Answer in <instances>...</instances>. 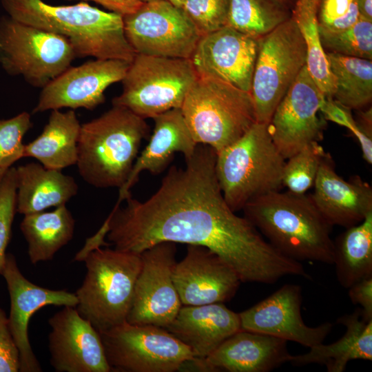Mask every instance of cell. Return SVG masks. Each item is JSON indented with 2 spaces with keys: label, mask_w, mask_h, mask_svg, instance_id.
Instances as JSON below:
<instances>
[{
  "label": "cell",
  "mask_w": 372,
  "mask_h": 372,
  "mask_svg": "<svg viewBox=\"0 0 372 372\" xmlns=\"http://www.w3.org/2000/svg\"><path fill=\"white\" fill-rule=\"evenodd\" d=\"M143 3H148L152 1H160V0H141Z\"/></svg>",
  "instance_id": "cell-48"
},
{
  "label": "cell",
  "mask_w": 372,
  "mask_h": 372,
  "mask_svg": "<svg viewBox=\"0 0 372 372\" xmlns=\"http://www.w3.org/2000/svg\"><path fill=\"white\" fill-rule=\"evenodd\" d=\"M317 8L318 3L313 0H296L291 17L304 40L306 67L309 74L325 99H333L335 81L320 38Z\"/></svg>",
  "instance_id": "cell-31"
},
{
  "label": "cell",
  "mask_w": 372,
  "mask_h": 372,
  "mask_svg": "<svg viewBox=\"0 0 372 372\" xmlns=\"http://www.w3.org/2000/svg\"><path fill=\"white\" fill-rule=\"evenodd\" d=\"M280 2L290 8L291 9L293 8L295 0H279Z\"/></svg>",
  "instance_id": "cell-45"
},
{
  "label": "cell",
  "mask_w": 372,
  "mask_h": 372,
  "mask_svg": "<svg viewBox=\"0 0 372 372\" xmlns=\"http://www.w3.org/2000/svg\"><path fill=\"white\" fill-rule=\"evenodd\" d=\"M216 153L198 144L185 168L172 166L147 200L127 196L106 219L114 248L141 254L161 242L205 247L224 260L241 282L272 284L299 276L302 264L271 245L225 201L216 174Z\"/></svg>",
  "instance_id": "cell-1"
},
{
  "label": "cell",
  "mask_w": 372,
  "mask_h": 372,
  "mask_svg": "<svg viewBox=\"0 0 372 372\" xmlns=\"http://www.w3.org/2000/svg\"><path fill=\"white\" fill-rule=\"evenodd\" d=\"M11 18L66 39L76 58L131 62L136 52L124 31L123 16L87 3L54 6L43 0H1Z\"/></svg>",
  "instance_id": "cell-2"
},
{
  "label": "cell",
  "mask_w": 372,
  "mask_h": 372,
  "mask_svg": "<svg viewBox=\"0 0 372 372\" xmlns=\"http://www.w3.org/2000/svg\"><path fill=\"white\" fill-rule=\"evenodd\" d=\"M306 61L304 40L292 17L258 39L251 89L256 122L269 123Z\"/></svg>",
  "instance_id": "cell-10"
},
{
  "label": "cell",
  "mask_w": 372,
  "mask_h": 372,
  "mask_svg": "<svg viewBox=\"0 0 372 372\" xmlns=\"http://www.w3.org/2000/svg\"><path fill=\"white\" fill-rule=\"evenodd\" d=\"M130 62L95 59L69 67L41 88L33 114L70 108L93 110L105 101V91L121 81Z\"/></svg>",
  "instance_id": "cell-15"
},
{
  "label": "cell",
  "mask_w": 372,
  "mask_h": 372,
  "mask_svg": "<svg viewBox=\"0 0 372 372\" xmlns=\"http://www.w3.org/2000/svg\"><path fill=\"white\" fill-rule=\"evenodd\" d=\"M300 285L286 284L253 307L239 313L241 329L292 341L308 348L322 343L333 324H306L301 316Z\"/></svg>",
  "instance_id": "cell-16"
},
{
  "label": "cell",
  "mask_w": 372,
  "mask_h": 372,
  "mask_svg": "<svg viewBox=\"0 0 372 372\" xmlns=\"http://www.w3.org/2000/svg\"><path fill=\"white\" fill-rule=\"evenodd\" d=\"M75 220L66 205L50 211L24 215L20 229L28 243L30 262L52 260L56 252L73 238Z\"/></svg>",
  "instance_id": "cell-28"
},
{
  "label": "cell",
  "mask_w": 372,
  "mask_h": 372,
  "mask_svg": "<svg viewBox=\"0 0 372 372\" xmlns=\"http://www.w3.org/2000/svg\"><path fill=\"white\" fill-rule=\"evenodd\" d=\"M311 198L332 225L349 227L372 212V188L359 176L349 180L340 176L329 154L324 156L313 184Z\"/></svg>",
  "instance_id": "cell-22"
},
{
  "label": "cell",
  "mask_w": 372,
  "mask_h": 372,
  "mask_svg": "<svg viewBox=\"0 0 372 372\" xmlns=\"http://www.w3.org/2000/svg\"><path fill=\"white\" fill-rule=\"evenodd\" d=\"M99 333L111 371L173 372L194 358L189 347L163 327L125 321Z\"/></svg>",
  "instance_id": "cell-11"
},
{
  "label": "cell",
  "mask_w": 372,
  "mask_h": 372,
  "mask_svg": "<svg viewBox=\"0 0 372 372\" xmlns=\"http://www.w3.org/2000/svg\"><path fill=\"white\" fill-rule=\"evenodd\" d=\"M17 172L11 167L0 183V272L7 255L12 225L17 212Z\"/></svg>",
  "instance_id": "cell-37"
},
{
  "label": "cell",
  "mask_w": 372,
  "mask_h": 372,
  "mask_svg": "<svg viewBox=\"0 0 372 372\" xmlns=\"http://www.w3.org/2000/svg\"><path fill=\"white\" fill-rule=\"evenodd\" d=\"M76 58L64 37L8 15L0 19V65L8 74L22 76L30 85L43 88Z\"/></svg>",
  "instance_id": "cell-9"
},
{
  "label": "cell",
  "mask_w": 372,
  "mask_h": 372,
  "mask_svg": "<svg viewBox=\"0 0 372 372\" xmlns=\"http://www.w3.org/2000/svg\"><path fill=\"white\" fill-rule=\"evenodd\" d=\"M123 19L136 54L189 59L201 37L182 8L169 0L143 3Z\"/></svg>",
  "instance_id": "cell-12"
},
{
  "label": "cell",
  "mask_w": 372,
  "mask_h": 372,
  "mask_svg": "<svg viewBox=\"0 0 372 372\" xmlns=\"http://www.w3.org/2000/svg\"><path fill=\"white\" fill-rule=\"evenodd\" d=\"M324 99L305 65L268 124L273 141L285 159L322 139L326 120L318 113Z\"/></svg>",
  "instance_id": "cell-14"
},
{
  "label": "cell",
  "mask_w": 372,
  "mask_h": 372,
  "mask_svg": "<svg viewBox=\"0 0 372 372\" xmlns=\"http://www.w3.org/2000/svg\"><path fill=\"white\" fill-rule=\"evenodd\" d=\"M296 1V0H295Z\"/></svg>",
  "instance_id": "cell-50"
},
{
  "label": "cell",
  "mask_w": 372,
  "mask_h": 372,
  "mask_svg": "<svg viewBox=\"0 0 372 372\" xmlns=\"http://www.w3.org/2000/svg\"><path fill=\"white\" fill-rule=\"evenodd\" d=\"M291 17L279 0H228L227 26L259 39Z\"/></svg>",
  "instance_id": "cell-32"
},
{
  "label": "cell",
  "mask_w": 372,
  "mask_h": 372,
  "mask_svg": "<svg viewBox=\"0 0 372 372\" xmlns=\"http://www.w3.org/2000/svg\"><path fill=\"white\" fill-rule=\"evenodd\" d=\"M335 81L333 99L350 110H362L372 100V61L326 52Z\"/></svg>",
  "instance_id": "cell-30"
},
{
  "label": "cell",
  "mask_w": 372,
  "mask_h": 372,
  "mask_svg": "<svg viewBox=\"0 0 372 372\" xmlns=\"http://www.w3.org/2000/svg\"><path fill=\"white\" fill-rule=\"evenodd\" d=\"M83 1H93L110 12L124 16L137 10L143 3L141 0H80Z\"/></svg>",
  "instance_id": "cell-43"
},
{
  "label": "cell",
  "mask_w": 372,
  "mask_h": 372,
  "mask_svg": "<svg viewBox=\"0 0 372 372\" xmlns=\"http://www.w3.org/2000/svg\"><path fill=\"white\" fill-rule=\"evenodd\" d=\"M176 254L172 242L157 243L141 253L127 322L165 328L175 318L182 306L172 278Z\"/></svg>",
  "instance_id": "cell-13"
},
{
  "label": "cell",
  "mask_w": 372,
  "mask_h": 372,
  "mask_svg": "<svg viewBox=\"0 0 372 372\" xmlns=\"http://www.w3.org/2000/svg\"><path fill=\"white\" fill-rule=\"evenodd\" d=\"M165 329L187 346L194 358L205 359L241 326L239 313L214 303L181 306Z\"/></svg>",
  "instance_id": "cell-23"
},
{
  "label": "cell",
  "mask_w": 372,
  "mask_h": 372,
  "mask_svg": "<svg viewBox=\"0 0 372 372\" xmlns=\"http://www.w3.org/2000/svg\"><path fill=\"white\" fill-rule=\"evenodd\" d=\"M242 210L244 216L285 256L298 262L333 265V226L311 194L275 191L251 200Z\"/></svg>",
  "instance_id": "cell-3"
},
{
  "label": "cell",
  "mask_w": 372,
  "mask_h": 372,
  "mask_svg": "<svg viewBox=\"0 0 372 372\" xmlns=\"http://www.w3.org/2000/svg\"><path fill=\"white\" fill-rule=\"evenodd\" d=\"M313 1H316V3H318V1H319V0H313Z\"/></svg>",
  "instance_id": "cell-49"
},
{
  "label": "cell",
  "mask_w": 372,
  "mask_h": 372,
  "mask_svg": "<svg viewBox=\"0 0 372 372\" xmlns=\"http://www.w3.org/2000/svg\"><path fill=\"white\" fill-rule=\"evenodd\" d=\"M0 275L10 295L9 327L19 353V372H40L42 369L28 337L29 322L36 311L47 305L76 307L77 298L74 293L34 284L22 274L11 254H7Z\"/></svg>",
  "instance_id": "cell-17"
},
{
  "label": "cell",
  "mask_w": 372,
  "mask_h": 372,
  "mask_svg": "<svg viewBox=\"0 0 372 372\" xmlns=\"http://www.w3.org/2000/svg\"><path fill=\"white\" fill-rule=\"evenodd\" d=\"M48 324L50 361L55 371H111L99 331L76 307H63Z\"/></svg>",
  "instance_id": "cell-18"
},
{
  "label": "cell",
  "mask_w": 372,
  "mask_h": 372,
  "mask_svg": "<svg viewBox=\"0 0 372 372\" xmlns=\"http://www.w3.org/2000/svg\"><path fill=\"white\" fill-rule=\"evenodd\" d=\"M83 261L86 273L74 293L79 314L99 332L126 321L141 267V254L99 247Z\"/></svg>",
  "instance_id": "cell-6"
},
{
  "label": "cell",
  "mask_w": 372,
  "mask_h": 372,
  "mask_svg": "<svg viewBox=\"0 0 372 372\" xmlns=\"http://www.w3.org/2000/svg\"><path fill=\"white\" fill-rule=\"evenodd\" d=\"M81 126L73 110H51L41 134L25 145L24 157L34 158L50 169L61 171L76 165Z\"/></svg>",
  "instance_id": "cell-27"
},
{
  "label": "cell",
  "mask_w": 372,
  "mask_h": 372,
  "mask_svg": "<svg viewBox=\"0 0 372 372\" xmlns=\"http://www.w3.org/2000/svg\"><path fill=\"white\" fill-rule=\"evenodd\" d=\"M148 132L144 118L118 105L81 124L76 164L80 176L93 187L121 189Z\"/></svg>",
  "instance_id": "cell-4"
},
{
  "label": "cell",
  "mask_w": 372,
  "mask_h": 372,
  "mask_svg": "<svg viewBox=\"0 0 372 372\" xmlns=\"http://www.w3.org/2000/svg\"><path fill=\"white\" fill-rule=\"evenodd\" d=\"M197 78L189 59L136 54L112 105L126 107L144 119L154 118L180 108Z\"/></svg>",
  "instance_id": "cell-8"
},
{
  "label": "cell",
  "mask_w": 372,
  "mask_h": 372,
  "mask_svg": "<svg viewBox=\"0 0 372 372\" xmlns=\"http://www.w3.org/2000/svg\"><path fill=\"white\" fill-rule=\"evenodd\" d=\"M334 242L336 278L346 289L372 276V212L360 223L347 227Z\"/></svg>",
  "instance_id": "cell-29"
},
{
  "label": "cell",
  "mask_w": 372,
  "mask_h": 372,
  "mask_svg": "<svg viewBox=\"0 0 372 372\" xmlns=\"http://www.w3.org/2000/svg\"><path fill=\"white\" fill-rule=\"evenodd\" d=\"M348 289L352 303L360 305L364 314L372 318V276L358 281Z\"/></svg>",
  "instance_id": "cell-42"
},
{
  "label": "cell",
  "mask_w": 372,
  "mask_h": 372,
  "mask_svg": "<svg viewBox=\"0 0 372 372\" xmlns=\"http://www.w3.org/2000/svg\"><path fill=\"white\" fill-rule=\"evenodd\" d=\"M323 118L347 128L354 136L358 127L351 114V110L338 103L333 99H324L320 108Z\"/></svg>",
  "instance_id": "cell-40"
},
{
  "label": "cell",
  "mask_w": 372,
  "mask_h": 372,
  "mask_svg": "<svg viewBox=\"0 0 372 372\" xmlns=\"http://www.w3.org/2000/svg\"><path fill=\"white\" fill-rule=\"evenodd\" d=\"M319 34L325 52L372 60L371 20L360 15L355 23L344 30H319Z\"/></svg>",
  "instance_id": "cell-33"
},
{
  "label": "cell",
  "mask_w": 372,
  "mask_h": 372,
  "mask_svg": "<svg viewBox=\"0 0 372 372\" xmlns=\"http://www.w3.org/2000/svg\"><path fill=\"white\" fill-rule=\"evenodd\" d=\"M172 278L182 305L224 303L235 296L241 282L235 270L218 254L194 245H187Z\"/></svg>",
  "instance_id": "cell-20"
},
{
  "label": "cell",
  "mask_w": 372,
  "mask_h": 372,
  "mask_svg": "<svg viewBox=\"0 0 372 372\" xmlns=\"http://www.w3.org/2000/svg\"><path fill=\"white\" fill-rule=\"evenodd\" d=\"M180 110L195 142L216 154L256 122L251 92L209 76H198Z\"/></svg>",
  "instance_id": "cell-7"
},
{
  "label": "cell",
  "mask_w": 372,
  "mask_h": 372,
  "mask_svg": "<svg viewBox=\"0 0 372 372\" xmlns=\"http://www.w3.org/2000/svg\"><path fill=\"white\" fill-rule=\"evenodd\" d=\"M258 39L225 26L202 36L191 57L198 76L224 81L251 92Z\"/></svg>",
  "instance_id": "cell-19"
},
{
  "label": "cell",
  "mask_w": 372,
  "mask_h": 372,
  "mask_svg": "<svg viewBox=\"0 0 372 372\" xmlns=\"http://www.w3.org/2000/svg\"><path fill=\"white\" fill-rule=\"evenodd\" d=\"M291 356L287 341L240 329L206 358L197 359L196 364L205 371L269 372L289 362Z\"/></svg>",
  "instance_id": "cell-21"
},
{
  "label": "cell",
  "mask_w": 372,
  "mask_h": 372,
  "mask_svg": "<svg viewBox=\"0 0 372 372\" xmlns=\"http://www.w3.org/2000/svg\"><path fill=\"white\" fill-rule=\"evenodd\" d=\"M32 126L31 114L27 112L0 119V169L7 170L24 157L23 138Z\"/></svg>",
  "instance_id": "cell-35"
},
{
  "label": "cell",
  "mask_w": 372,
  "mask_h": 372,
  "mask_svg": "<svg viewBox=\"0 0 372 372\" xmlns=\"http://www.w3.org/2000/svg\"><path fill=\"white\" fill-rule=\"evenodd\" d=\"M180 8L201 37L227 26L228 0H185Z\"/></svg>",
  "instance_id": "cell-36"
},
{
  "label": "cell",
  "mask_w": 372,
  "mask_h": 372,
  "mask_svg": "<svg viewBox=\"0 0 372 372\" xmlns=\"http://www.w3.org/2000/svg\"><path fill=\"white\" fill-rule=\"evenodd\" d=\"M174 5L180 7L185 0H169Z\"/></svg>",
  "instance_id": "cell-46"
},
{
  "label": "cell",
  "mask_w": 372,
  "mask_h": 372,
  "mask_svg": "<svg viewBox=\"0 0 372 372\" xmlns=\"http://www.w3.org/2000/svg\"><path fill=\"white\" fill-rule=\"evenodd\" d=\"M325 152L319 142H312L286 159L282 185L288 192L303 194L313 186Z\"/></svg>",
  "instance_id": "cell-34"
},
{
  "label": "cell",
  "mask_w": 372,
  "mask_h": 372,
  "mask_svg": "<svg viewBox=\"0 0 372 372\" xmlns=\"http://www.w3.org/2000/svg\"><path fill=\"white\" fill-rule=\"evenodd\" d=\"M360 15L372 21V0H356Z\"/></svg>",
  "instance_id": "cell-44"
},
{
  "label": "cell",
  "mask_w": 372,
  "mask_h": 372,
  "mask_svg": "<svg viewBox=\"0 0 372 372\" xmlns=\"http://www.w3.org/2000/svg\"><path fill=\"white\" fill-rule=\"evenodd\" d=\"M337 322L346 328L344 334L329 344L316 345L304 354L292 355L289 362L296 366L318 364L328 372H343L349 361L372 360V318L360 308L345 314Z\"/></svg>",
  "instance_id": "cell-25"
},
{
  "label": "cell",
  "mask_w": 372,
  "mask_h": 372,
  "mask_svg": "<svg viewBox=\"0 0 372 372\" xmlns=\"http://www.w3.org/2000/svg\"><path fill=\"white\" fill-rule=\"evenodd\" d=\"M17 212L25 215L64 205L78 192L71 176L28 163L16 168Z\"/></svg>",
  "instance_id": "cell-26"
},
{
  "label": "cell",
  "mask_w": 372,
  "mask_h": 372,
  "mask_svg": "<svg viewBox=\"0 0 372 372\" xmlns=\"http://www.w3.org/2000/svg\"><path fill=\"white\" fill-rule=\"evenodd\" d=\"M152 118L154 121L153 134L145 148L137 156L127 183L119 189L118 203L131 194L130 190L138 180L141 172L161 174L168 167L175 153L180 152L185 159H187L198 145L180 108L172 109Z\"/></svg>",
  "instance_id": "cell-24"
},
{
  "label": "cell",
  "mask_w": 372,
  "mask_h": 372,
  "mask_svg": "<svg viewBox=\"0 0 372 372\" xmlns=\"http://www.w3.org/2000/svg\"><path fill=\"white\" fill-rule=\"evenodd\" d=\"M285 162L268 124L258 122L216 154V177L229 207L242 210L251 200L280 190Z\"/></svg>",
  "instance_id": "cell-5"
},
{
  "label": "cell",
  "mask_w": 372,
  "mask_h": 372,
  "mask_svg": "<svg viewBox=\"0 0 372 372\" xmlns=\"http://www.w3.org/2000/svg\"><path fill=\"white\" fill-rule=\"evenodd\" d=\"M7 170H8V169H7ZM7 170H4V169H0V183H1V180H2V178H3V176H4V174H5Z\"/></svg>",
  "instance_id": "cell-47"
},
{
  "label": "cell",
  "mask_w": 372,
  "mask_h": 372,
  "mask_svg": "<svg viewBox=\"0 0 372 372\" xmlns=\"http://www.w3.org/2000/svg\"><path fill=\"white\" fill-rule=\"evenodd\" d=\"M19 353L12 335L8 317L0 307V372H18Z\"/></svg>",
  "instance_id": "cell-39"
},
{
  "label": "cell",
  "mask_w": 372,
  "mask_h": 372,
  "mask_svg": "<svg viewBox=\"0 0 372 372\" xmlns=\"http://www.w3.org/2000/svg\"><path fill=\"white\" fill-rule=\"evenodd\" d=\"M360 17L356 0H319L317 8L318 29L325 32L344 30Z\"/></svg>",
  "instance_id": "cell-38"
},
{
  "label": "cell",
  "mask_w": 372,
  "mask_h": 372,
  "mask_svg": "<svg viewBox=\"0 0 372 372\" xmlns=\"http://www.w3.org/2000/svg\"><path fill=\"white\" fill-rule=\"evenodd\" d=\"M358 120H355L358 132L355 136L358 141L362 157L369 164H372V110H360Z\"/></svg>",
  "instance_id": "cell-41"
}]
</instances>
